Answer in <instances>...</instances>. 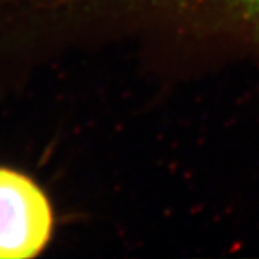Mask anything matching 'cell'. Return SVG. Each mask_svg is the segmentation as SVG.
I'll use <instances>...</instances> for the list:
<instances>
[{"instance_id":"obj_1","label":"cell","mask_w":259,"mask_h":259,"mask_svg":"<svg viewBox=\"0 0 259 259\" xmlns=\"http://www.w3.org/2000/svg\"><path fill=\"white\" fill-rule=\"evenodd\" d=\"M52 231V209L29 177L0 167V258H35Z\"/></svg>"},{"instance_id":"obj_2","label":"cell","mask_w":259,"mask_h":259,"mask_svg":"<svg viewBox=\"0 0 259 259\" xmlns=\"http://www.w3.org/2000/svg\"><path fill=\"white\" fill-rule=\"evenodd\" d=\"M177 6H199L200 9L221 12L239 22L259 29V0H167Z\"/></svg>"}]
</instances>
